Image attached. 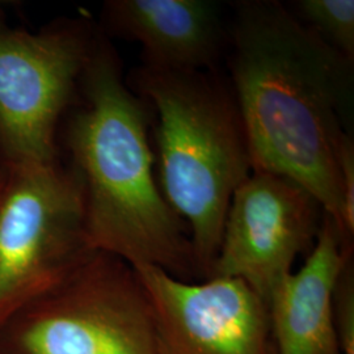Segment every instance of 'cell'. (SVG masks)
Listing matches in <instances>:
<instances>
[{"label": "cell", "instance_id": "obj_12", "mask_svg": "<svg viewBox=\"0 0 354 354\" xmlns=\"http://www.w3.org/2000/svg\"><path fill=\"white\" fill-rule=\"evenodd\" d=\"M333 324L340 354H354L353 253L348 256L335 288Z\"/></svg>", "mask_w": 354, "mask_h": 354}, {"label": "cell", "instance_id": "obj_6", "mask_svg": "<svg viewBox=\"0 0 354 354\" xmlns=\"http://www.w3.org/2000/svg\"><path fill=\"white\" fill-rule=\"evenodd\" d=\"M95 37L70 23L38 33L0 23V146L6 167L57 160L55 133Z\"/></svg>", "mask_w": 354, "mask_h": 354}, {"label": "cell", "instance_id": "obj_1", "mask_svg": "<svg viewBox=\"0 0 354 354\" xmlns=\"http://www.w3.org/2000/svg\"><path fill=\"white\" fill-rule=\"evenodd\" d=\"M230 84L252 172L286 177L311 193L342 234L339 159L349 136L353 62L274 0H241L228 21Z\"/></svg>", "mask_w": 354, "mask_h": 354}, {"label": "cell", "instance_id": "obj_5", "mask_svg": "<svg viewBox=\"0 0 354 354\" xmlns=\"http://www.w3.org/2000/svg\"><path fill=\"white\" fill-rule=\"evenodd\" d=\"M0 198V326L95 252L75 171L58 160L7 167Z\"/></svg>", "mask_w": 354, "mask_h": 354}, {"label": "cell", "instance_id": "obj_8", "mask_svg": "<svg viewBox=\"0 0 354 354\" xmlns=\"http://www.w3.org/2000/svg\"><path fill=\"white\" fill-rule=\"evenodd\" d=\"M133 269L151 301L160 354H276L268 304L243 279L190 283L159 266Z\"/></svg>", "mask_w": 354, "mask_h": 354}, {"label": "cell", "instance_id": "obj_9", "mask_svg": "<svg viewBox=\"0 0 354 354\" xmlns=\"http://www.w3.org/2000/svg\"><path fill=\"white\" fill-rule=\"evenodd\" d=\"M109 26L137 41L146 67L169 71L214 70L228 46V23L212 0H112Z\"/></svg>", "mask_w": 354, "mask_h": 354}, {"label": "cell", "instance_id": "obj_11", "mask_svg": "<svg viewBox=\"0 0 354 354\" xmlns=\"http://www.w3.org/2000/svg\"><path fill=\"white\" fill-rule=\"evenodd\" d=\"M291 12L323 42L354 61L353 0H301Z\"/></svg>", "mask_w": 354, "mask_h": 354}, {"label": "cell", "instance_id": "obj_3", "mask_svg": "<svg viewBox=\"0 0 354 354\" xmlns=\"http://www.w3.org/2000/svg\"><path fill=\"white\" fill-rule=\"evenodd\" d=\"M133 84L158 113L159 181L189 231L200 276L209 279L232 194L251 175L245 127L228 79L214 70L140 67Z\"/></svg>", "mask_w": 354, "mask_h": 354}, {"label": "cell", "instance_id": "obj_13", "mask_svg": "<svg viewBox=\"0 0 354 354\" xmlns=\"http://www.w3.org/2000/svg\"><path fill=\"white\" fill-rule=\"evenodd\" d=\"M6 178H7V169L0 168V198H1V193H3V189H4Z\"/></svg>", "mask_w": 354, "mask_h": 354}, {"label": "cell", "instance_id": "obj_2", "mask_svg": "<svg viewBox=\"0 0 354 354\" xmlns=\"http://www.w3.org/2000/svg\"><path fill=\"white\" fill-rule=\"evenodd\" d=\"M79 83L84 104L70 120L67 145L83 188L91 248L183 281L200 276L188 227L153 174L149 109L127 87L108 42L95 38Z\"/></svg>", "mask_w": 354, "mask_h": 354}, {"label": "cell", "instance_id": "obj_4", "mask_svg": "<svg viewBox=\"0 0 354 354\" xmlns=\"http://www.w3.org/2000/svg\"><path fill=\"white\" fill-rule=\"evenodd\" d=\"M0 354H160V348L136 270L95 251L0 326Z\"/></svg>", "mask_w": 354, "mask_h": 354}, {"label": "cell", "instance_id": "obj_7", "mask_svg": "<svg viewBox=\"0 0 354 354\" xmlns=\"http://www.w3.org/2000/svg\"><path fill=\"white\" fill-rule=\"evenodd\" d=\"M324 210L286 177L251 172L232 194L209 279H243L268 304L299 253L320 230Z\"/></svg>", "mask_w": 354, "mask_h": 354}, {"label": "cell", "instance_id": "obj_10", "mask_svg": "<svg viewBox=\"0 0 354 354\" xmlns=\"http://www.w3.org/2000/svg\"><path fill=\"white\" fill-rule=\"evenodd\" d=\"M329 215L304 266L270 292L268 308L276 354H340L333 324V294L352 244Z\"/></svg>", "mask_w": 354, "mask_h": 354}]
</instances>
